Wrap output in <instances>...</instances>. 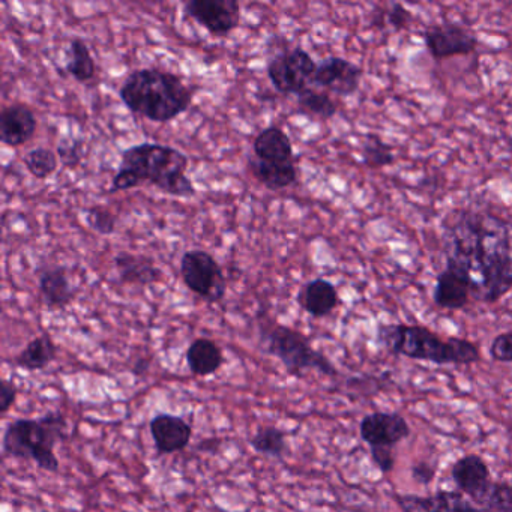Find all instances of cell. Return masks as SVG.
<instances>
[{"label":"cell","instance_id":"1","mask_svg":"<svg viewBox=\"0 0 512 512\" xmlns=\"http://www.w3.org/2000/svg\"><path fill=\"white\" fill-rule=\"evenodd\" d=\"M446 265L472 283L473 301L496 304L512 290V223L476 209H457L443 223Z\"/></svg>","mask_w":512,"mask_h":512},{"label":"cell","instance_id":"2","mask_svg":"<svg viewBox=\"0 0 512 512\" xmlns=\"http://www.w3.org/2000/svg\"><path fill=\"white\" fill-rule=\"evenodd\" d=\"M121 167L109 193H122L143 184L154 185L169 196L193 197V182L187 176L188 157L172 146L140 143L122 151Z\"/></svg>","mask_w":512,"mask_h":512},{"label":"cell","instance_id":"3","mask_svg":"<svg viewBox=\"0 0 512 512\" xmlns=\"http://www.w3.org/2000/svg\"><path fill=\"white\" fill-rule=\"evenodd\" d=\"M119 97L134 115L167 124L187 112L193 92L184 80L160 68H140L124 80Z\"/></svg>","mask_w":512,"mask_h":512},{"label":"cell","instance_id":"4","mask_svg":"<svg viewBox=\"0 0 512 512\" xmlns=\"http://www.w3.org/2000/svg\"><path fill=\"white\" fill-rule=\"evenodd\" d=\"M376 337L386 352L413 361L434 365H472L481 361L478 344L466 338H442L427 326L382 323Z\"/></svg>","mask_w":512,"mask_h":512},{"label":"cell","instance_id":"5","mask_svg":"<svg viewBox=\"0 0 512 512\" xmlns=\"http://www.w3.org/2000/svg\"><path fill=\"white\" fill-rule=\"evenodd\" d=\"M68 427L67 416L61 410L11 421L2 437V454L17 460H32L41 470L58 473L61 463L55 449L67 439Z\"/></svg>","mask_w":512,"mask_h":512},{"label":"cell","instance_id":"6","mask_svg":"<svg viewBox=\"0 0 512 512\" xmlns=\"http://www.w3.org/2000/svg\"><path fill=\"white\" fill-rule=\"evenodd\" d=\"M259 343L266 355L274 356L290 376L302 377L307 371H317L323 376H340L331 359L311 346L302 332L272 320H262L259 325Z\"/></svg>","mask_w":512,"mask_h":512},{"label":"cell","instance_id":"7","mask_svg":"<svg viewBox=\"0 0 512 512\" xmlns=\"http://www.w3.org/2000/svg\"><path fill=\"white\" fill-rule=\"evenodd\" d=\"M181 278L190 292L208 304H218L226 298V275L220 263L208 251H185L181 257Z\"/></svg>","mask_w":512,"mask_h":512},{"label":"cell","instance_id":"8","mask_svg":"<svg viewBox=\"0 0 512 512\" xmlns=\"http://www.w3.org/2000/svg\"><path fill=\"white\" fill-rule=\"evenodd\" d=\"M316 71V61L302 47L284 50L272 56L266 64V74L275 91L296 97L305 89L313 88Z\"/></svg>","mask_w":512,"mask_h":512},{"label":"cell","instance_id":"9","mask_svg":"<svg viewBox=\"0 0 512 512\" xmlns=\"http://www.w3.org/2000/svg\"><path fill=\"white\" fill-rule=\"evenodd\" d=\"M184 13L215 38L229 37L241 23L238 0H188Z\"/></svg>","mask_w":512,"mask_h":512},{"label":"cell","instance_id":"10","mask_svg":"<svg viewBox=\"0 0 512 512\" xmlns=\"http://www.w3.org/2000/svg\"><path fill=\"white\" fill-rule=\"evenodd\" d=\"M422 40L434 61L472 55L479 44L476 35L455 23L430 26L422 34Z\"/></svg>","mask_w":512,"mask_h":512},{"label":"cell","instance_id":"11","mask_svg":"<svg viewBox=\"0 0 512 512\" xmlns=\"http://www.w3.org/2000/svg\"><path fill=\"white\" fill-rule=\"evenodd\" d=\"M362 76V68L349 59L329 56L317 64L313 86L338 97H352L361 86Z\"/></svg>","mask_w":512,"mask_h":512},{"label":"cell","instance_id":"12","mask_svg":"<svg viewBox=\"0 0 512 512\" xmlns=\"http://www.w3.org/2000/svg\"><path fill=\"white\" fill-rule=\"evenodd\" d=\"M412 434L409 422L401 413L373 412L362 418L359 436L371 446H397Z\"/></svg>","mask_w":512,"mask_h":512},{"label":"cell","instance_id":"13","mask_svg":"<svg viewBox=\"0 0 512 512\" xmlns=\"http://www.w3.org/2000/svg\"><path fill=\"white\" fill-rule=\"evenodd\" d=\"M401 512H488L454 490H439L427 496L421 494H394Z\"/></svg>","mask_w":512,"mask_h":512},{"label":"cell","instance_id":"14","mask_svg":"<svg viewBox=\"0 0 512 512\" xmlns=\"http://www.w3.org/2000/svg\"><path fill=\"white\" fill-rule=\"evenodd\" d=\"M451 478L457 490L475 505L493 482L490 466L478 454H467L457 458L451 466Z\"/></svg>","mask_w":512,"mask_h":512},{"label":"cell","instance_id":"15","mask_svg":"<svg viewBox=\"0 0 512 512\" xmlns=\"http://www.w3.org/2000/svg\"><path fill=\"white\" fill-rule=\"evenodd\" d=\"M149 431L158 455H172L184 451L193 437L190 422L173 413H157L149 422Z\"/></svg>","mask_w":512,"mask_h":512},{"label":"cell","instance_id":"16","mask_svg":"<svg viewBox=\"0 0 512 512\" xmlns=\"http://www.w3.org/2000/svg\"><path fill=\"white\" fill-rule=\"evenodd\" d=\"M433 301L442 310H463L473 301L472 283L460 269L445 263L436 277Z\"/></svg>","mask_w":512,"mask_h":512},{"label":"cell","instance_id":"17","mask_svg":"<svg viewBox=\"0 0 512 512\" xmlns=\"http://www.w3.org/2000/svg\"><path fill=\"white\" fill-rule=\"evenodd\" d=\"M37 127V116L26 104H10L0 113V140L10 148H20L31 142Z\"/></svg>","mask_w":512,"mask_h":512},{"label":"cell","instance_id":"18","mask_svg":"<svg viewBox=\"0 0 512 512\" xmlns=\"http://www.w3.org/2000/svg\"><path fill=\"white\" fill-rule=\"evenodd\" d=\"M38 289L44 304L50 310H64L73 304L77 290L68 277V269L61 265L46 266L38 274Z\"/></svg>","mask_w":512,"mask_h":512},{"label":"cell","instance_id":"19","mask_svg":"<svg viewBox=\"0 0 512 512\" xmlns=\"http://www.w3.org/2000/svg\"><path fill=\"white\" fill-rule=\"evenodd\" d=\"M296 301L314 319L331 316L341 302L337 287L325 278H314L305 283L299 289Z\"/></svg>","mask_w":512,"mask_h":512},{"label":"cell","instance_id":"20","mask_svg":"<svg viewBox=\"0 0 512 512\" xmlns=\"http://www.w3.org/2000/svg\"><path fill=\"white\" fill-rule=\"evenodd\" d=\"M113 263H115L121 283L146 287L163 281V271L155 265L151 257L119 251L113 259Z\"/></svg>","mask_w":512,"mask_h":512},{"label":"cell","instance_id":"21","mask_svg":"<svg viewBox=\"0 0 512 512\" xmlns=\"http://www.w3.org/2000/svg\"><path fill=\"white\" fill-rule=\"evenodd\" d=\"M254 157L269 163H295L292 140L280 127H268L253 142Z\"/></svg>","mask_w":512,"mask_h":512},{"label":"cell","instance_id":"22","mask_svg":"<svg viewBox=\"0 0 512 512\" xmlns=\"http://www.w3.org/2000/svg\"><path fill=\"white\" fill-rule=\"evenodd\" d=\"M188 370L197 377H208L217 373L224 364V355L221 347L211 338H196L188 346L187 355Z\"/></svg>","mask_w":512,"mask_h":512},{"label":"cell","instance_id":"23","mask_svg":"<svg viewBox=\"0 0 512 512\" xmlns=\"http://www.w3.org/2000/svg\"><path fill=\"white\" fill-rule=\"evenodd\" d=\"M248 169L259 184L271 191L286 190L298 182V169L295 163H269L250 157Z\"/></svg>","mask_w":512,"mask_h":512},{"label":"cell","instance_id":"24","mask_svg":"<svg viewBox=\"0 0 512 512\" xmlns=\"http://www.w3.org/2000/svg\"><path fill=\"white\" fill-rule=\"evenodd\" d=\"M58 358V346L49 334L32 338L14 358V364L26 371H43Z\"/></svg>","mask_w":512,"mask_h":512},{"label":"cell","instance_id":"25","mask_svg":"<svg viewBox=\"0 0 512 512\" xmlns=\"http://www.w3.org/2000/svg\"><path fill=\"white\" fill-rule=\"evenodd\" d=\"M67 73L76 82L88 83L97 76V64L88 44L82 38H73L68 49Z\"/></svg>","mask_w":512,"mask_h":512},{"label":"cell","instance_id":"26","mask_svg":"<svg viewBox=\"0 0 512 512\" xmlns=\"http://www.w3.org/2000/svg\"><path fill=\"white\" fill-rule=\"evenodd\" d=\"M250 446L257 454L283 460L284 455L287 454V436L280 428L266 425V427H260L251 437Z\"/></svg>","mask_w":512,"mask_h":512},{"label":"cell","instance_id":"27","mask_svg":"<svg viewBox=\"0 0 512 512\" xmlns=\"http://www.w3.org/2000/svg\"><path fill=\"white\" fill-rule=\"evenodd\" d=\"M298 100V107L305 115L316 116V118L328 121V119L334 118L338 112L337 103L331 94L325 91H319V89L308 88L302 91L301 94L296 97Z\"/></svg>","mask_w":512,"mask_h":512},{"label":"cell","instance_id":"28","mask_svg":"<svg viewBox=\"0 0 512 512\" xmlns=\"http://www.w3.org/2000/svg\"><path fill=\"white\" fill-rule=\"evenodd\" d=\"M28 172L38 181L50 178L55 175L59 167L58 154L47 148H35L29 151L23 158Z\"/></svg>","mask_w":512,"mask_h":512},{"label":"cell","instance_id":"29","mask_svg":"<svg viewBox=\"0 0 512 512\" xmlns=\"http://www.w3.org/2000/svg\"><path fill=\"white\" fill-rule=\"evenodd\" d=\"M361 160L365 166L377 170L394 164L395 155L391 145L383 142L380 137L370 136L362 146Z\"/></svg>","mask_w":512,"mask_h":512},{"label":"cell","instance_id":"30","mask_svg":"<svg viewBox=\"0 0 512 512\" xmlns=\"http://www.w3.org/2000/svg\"><path fill=\"white\" fill-rule=\"evenodd\" d=\"M476 505L488 512H512V484L491 482Z\"/></svg>","mask_w":512,"mask_h":512},{"label":"cell","instance_id":"31","mask_svg":"<svg viewBox=\"0 0 512 512\" xmlns=\"http://www.w3.org/2000/svg\"><path fill=\"white\" fill-rule=\"evenodd\" d=\"M85 214L86 223L98 235L109 236L115 233L118 220L112 212L100 208V206H91V208L86 209Z\"/></svg>","mask_w":512,"mask_h":512},{"label":"cell","instance_id":"32","mask_svg":"<svg viewBox=\"0 0 512 512\" xmlns=\"http://www.w3.org/2000/svg\"><path fill=\"white\" fill-rule=\"evenodd\" d=\"M83 145H85V142L82 139L73 136L64 137L59 142L58 149H56L62 166L73 170L80 166L83 158Z\"/></svg>","mask_w":512,"mask_h":512},{"label":"cell","instance_id":"33","mask_svg":"<svg viewBox=\"0 0 512 512\" xmlns=\"http://www.w3.org/2000/svg\"><path fill=\"white\" fill-rule=\"evenodd\" d=\"M394 385L392 379H389L388 374L385 376H362V377H352V379L347 382V386H349L350 391L353 392H362L364 397H367L368 394H379V392L386 391L389 389V386Z\"/></svg>","mask_w":512,"mask_h":512},{"label":"cell","instance_id":"34","mask_svg":"<svg viewBox=\"0 0 512 512\" xmlns=\"http://www.w3.org/2000/svg\"><path fill=\"white\" fill-rule=\"evenodd\" d=\"M488 355L494 362L512 364V331L496 335L488 347Z\"/></svg>","mask_w":512,"mask_h":512},{"label":"cell","instance_id":"35","mask_svg":"<svg viewBox=\"0 0 512 512\" xmlns=\"http://www.w3.org/2000/svg\"><path fill=\"white\" fill-rule=\"evenodd\" d=\"M412 22V11L407 10L404 5L392 4L391 7L388 8V11H385V25H388L392 31H407L410 25H412Z\"/></svg>","mask_w":512,"mask_h":512},{"label":"cell","instance_id":"36","mask_svg":"<svg viewBox=\"0 0 512 512\" xmlns=\"http://www.w3.org/2000/svg\"><path fill=\"white\" fill-rule=\"evenodd\" d=\"M370 457L374 466L383 473L389 475L395 469L397 463V452L394 446H371Z\"/></svg>","mask_w":512,"mask_h":512},{"label":"cell","instance_id":"37","mask_svg":"<svg viewBox=\"0 0 512 512\" xmlns=\"http://www.w3.org/2000/svg\"><path fill=\"white\" fill-rule=\"evenodd\" d=\"M410 475L413 481L422 487L433 484L437 475V463L428 460H418L410 466Z\"/></svg>","mask_w":512,"mask_h":512},{"label":"cell","instance_id":"38","mask_svg":"<svg viewBox=\"0 0 512 512\" xmlns=\"http://www.w3.org/2000/svg\"><path fill=\"white\" fill-rule=\"evenodd\" d=\"M19 397V388L13 380L2 379L0 382V415H7Z\"/></svg>","mask_w":512,"mask_h":512},{"label":"cell","instance_id":"39","mask_svg":"<svg viewBox=\"0 0 512 512\" xmlns=\"http://www.w3.org/2000/svg\"><path fill=\"white\" fill-rule=\"evenodd\" d=\"M149 368V362L145 361V359H140L139 362H137L136 367L133 368L134 373L136 374H143L145 371H148Z\"/></svg>","mask_w":512,"mask_h":512}]
</instances>
